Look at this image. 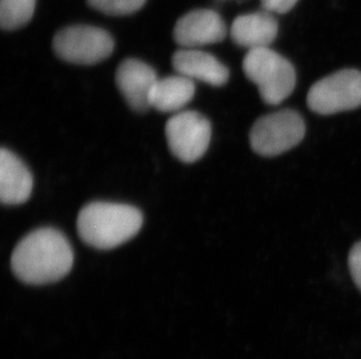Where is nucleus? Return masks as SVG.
Instances as JSON below:
<instances>
[{"label": "nucleus", "instance_id": "f03ea898", "mask_svg": "<svg viewBox=\"0 0 361 359\" xmlns=\"http://www.w3.org/2000/svg\"><path fill=\"white\" fill-rule=\"evenodd\" d=\"M143 225V215L129 204L92 202L82 208L78 231L82 241L99 250H110L129 241Z\"/></svg>", "mask_w": 361, "mask_h": 359}, {"label": "nucleus", "instance_id": "20e7f679", "mask_svg": "<svg viewBox=\"0 0 361 359\" xmlns=\"http://www.w3.org/2000/svg\"><path fill=\"white\" fill-rule=\"evenodd\" d=\"M307 126L293 108H283L256 120L249 134L252 151L266 158L280 156L302 143Z\"/></svg>", "mask_w": 361, "mask_h": 359}, {"label": "nucleus", "instance_id": "9d476101", "mask_svg": "<svg viewBox=\"0 0 361 359\" xmlns=\"http://www.w3.org/2000/svg\"><path fill=\"white\" fill-rule=\"evenodd\" d=\"M176 72L191 80H198L213 87H221L228 82L229 70L218 58L197 48H184L172 58Z\"/></svg>", "mask_w": 361, "mask_h": 359}, {"label": "nucleus", "instance_id": "ddd939ff", "mask_svg": "<svg viewBox=\"0 0 361 359\" xmlns=\"http://www.w3.org/2000/svg\"><path fill=\"white\" fill-rule=\"evenodd\" d=\"M195 84L183 75L158 80L151 95V108L161 112H180L195 97Z\"/></svg>", "mask_w": 361, "mask_h": 359}, {"label": "nucleus", "instance_id": "7ed1b4c3", "mask_svg": "<svg viewBox=\"0 0 361 359\" xmlns=\"http://www.w3.org/2000/svg\"><path fill=\"white\" fill-rule=\"evenodd\" d=\"M245 76L257 85L263 102L279 106L296 87V70L282 55L270 48L248 51L243 58Z\"/></svg>", "mask_w": 361, "mask_h": 359}, {"label": "nucleus", "instance_id": "0eeeda50", "mask_svg": "<svg viewBox=\"0 0 361 359\" xmlns=\"http://www.w3.org/2000/svg\"><path fill=\"white\" fill-rule=\"evenodd\" d=\"M171 152L183 163L198 161L211 143L212 125L197 111H180L172 115L165 127Z\"/></svg>", "mask_w": 361, "mask_h": 359}, {"label": "nucleus", "instance_id": "f8f14e48", "mask_svg": "<svg viewBox=\"0 0 361 359\" xmlns=\"http://www.w3.org/2000/svg\"><path fill=\"white\" fill-rule=\"evenodd\" d=\"M279 24L268 11L245 14L236 18L232 25L231 35L236 44L252 49L269 48L276 39Z\"/></svg>", "mask_w": 361, "mask_h": 359}, {"label": "nucleus", "instance_id": "f257e3e1", "mask_svg": "<svg viewBox=\"0 0 361 359\" xmlns=\"http://www.w3.org/2000/svg\"><path fill=\"white\" fill-rule=\"evenodd\" d=\"M74 264L72 245L53 227H41L26 234L14 248L11 266L28 285H47L65 278Z\"/></svg>", "mask_w": 361, "mask_h": 359}, {"label": "nucleus", "instance_id": "4468645a", "mask_svg": "<svg viewBox=\"0 0 361 359\" xmlns=\"http://www.w3.org/2000/svg\"><path fill=\"white\" fill-rule=\"evenodd\" d=\"M37 0H0V24L13 31L27 24L35 13Z\"/></svg>", "mask_w": 361, "mask_h": 359}, {"label": "nucleus", "instance_id": "2eb2a0df", "mask_svg": "<svg viewBox=\"0 0 361 359\" xmlns=\"http://www.w3.org/2000/svg\"><path fill=\"white\" fill-rule=\"evenodd\" d=\"M147 0H88L95 10L109 15H126L135 13L143 7Z\"/></svg>", "mask_w": 361, "mask_h": 359}, {"label": "nucleus", "instance_id": "f3484780", "mask_svg": "<svg viewBox=\"0 0 361 359\" xmlns=\"http://www.w3.org/2000/svg\"><path fill=\"white\" fill-rule=\"evenodd\" d=\"M263 8L270 13H286L293 10L298 0H261Z\"/></svg>", "mask_w": 361, "mask_h": 359}, {"label": "nucleus", "instance_id": "9b49d317", "mask_svg": "<svg viewBox=\"0 0 361 359\" xmlns=\"http://www.w3.org/2000/svg\"><path fill=\"white\" fill-rule=\"evenodd\" d=\"M33 177L27 166L8 149L0 151V200L7 206L23 204L31 196Z\"/></svg>", "mask_w": 361, "mask_h": 359}, {"label": "nucleus", "instance_id": "6e6552de", "mask_svg": "<svg viewBox=\"0 0 361 359\" xmlns=\"http://www.w3.org/2000/svg\"><path fill=\"white\" fill-rule=\"evenodd\" d=\"M226 25L216 12L192 11L180 18L174 27V40L181 47L197 48L216 44L226 37Z\"/></svg>", "mask_w": 361, "mask_h": 359}, {"label": "nucleus", "instance_id": "39448f33", "mask_svg": "<svg viewBox=\"0 0 361 359\" xmlns=\"http://www.w3.org/2000/svg\"><path fill=\"white\" fill-rule=\"evenodd\" d=\"M307 106L318 115H330L361 106V72L341 69L316 82L307 92Z\"/></svg>", "mask_w": 361, "mask_h": 359}, {"label": "nucleus", "instance_id": "423d86ee", "mask_svg": "<svg viewBox=\"0 0 361 359\" xmlns=\"http://www.w3.org/2000/svg\"><path fill=\"white\" fill-rule=\"evenodd\" d=\"M53 48L59 58L69 63L96 65L109 58L114 51V40L104 30L80 25L59 32Z\"/></svg>", "mask_w": 361, "mask_h": 359}, {"label": "nucleus", "instance_id": "1a4fd4ad", "mask_svg": "<svg viewBox=\"0 0 361 359\" xmlns=\"http://www.w3.org/2000/svg\"><path fill=\"white\" fill-rule=\"evenodd\" d=\"M158 80L150 65L135 58L123 61L116 72L117 87L130 108L137 112L151 108V95Z\"/></svg>", "mask_w": 361, "mask_h": 359}, {"label": "nucleus", "instance_id": "dca6fc26", "mask_svg": "<svg viewBox=\"0 0 361 359\" xmlns=\"http://www.w3.org/2000/svg\"><path fill=\"white\" fill-rule=\"evenodd\" d=\"M348 268L355 286L361 291V241L353 245L348 254Z\"/></svg>", "mask_w": 361, "mask_h": 359}]
</instances>
